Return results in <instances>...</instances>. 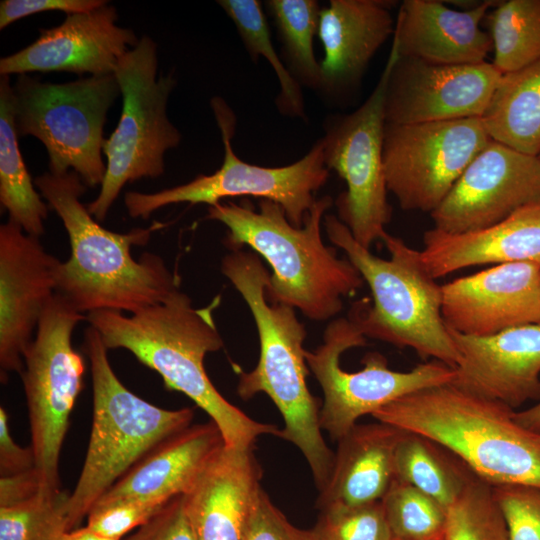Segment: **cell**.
Wrapping results in <instances>:
<instances>
[{"label": "cell", "mask_w": 540, "mask_h": 540, "mask_svg": "<svg viewBox=\"0 0 540 540\" xmlns=\"http://www.w3.org/2000/svg\"><path fill=\"white\" fill-rule=\"evenodd\" d=\"M366 345V337L348 318L331 321L323 343L305 351L307 366L319 382L324 399L320 426L338 441L364 415L419 389L450 383L454 368L437 360L418 364L409 371H394L385 356L370 352L362 359L363 368L347 372L340 367L341 355L348 349Z\"/></svg>", "instance_id": "obj_13"}, {"label": "cell", "mask_w": 540, "mask_h": 540, "mask_svg": "<svg viewBox=\"0 0 540 540\" xmlns=\"http://www.w3.org/2000/svg\"><path fill=\"white\" fill-rule=\"evenodd\" d=\"M444 540H510L493 485L472 475L446 509Z\"/></svg>", "instance_id": "obj_33"}, {"label": "cell", "mask_w": 540, "mask_h": 540, "mask_svg": "<svg viewBox=\"0 0 540 540\" xmlns=\"http://www.w3.org/2000/svg\"><path fill=\"white\" fill-rule=\"evenodd\" d=\"M157 44L144 35L119 61L114 75L122 95L118 125L103 143L106 174L98 196L86 205L105 220L123 186L165 172V153L176 148L180 131L169 121L167 103L176 86L172 73L157 77Z\"/></svg>", "instance_id": "obj_9"}, {"label": "cell", "mask_w": 540, "mask_h": 540, "mask_svg": "<svg viewBox=\"0 0 540 540\" xmlns=\"http://www.w3.org/2000/svg\"><path fill=\"white\" fill-rule=\"evenodd\" d=\"M391 6L383 0H330L321 9L317 35L324 57L319 91L335 96L359 82L372 57L394 35Z\"/></svg>", "instance_id": "obj_23"}, {"label": "cell", "mask_w": 540, "mask_h": 540, "mask_svg": "<svg viewBox=\"0 0 540 540\" xmlns=\"http://www.w3.org/2000/svg\"><path fill=\"white\" fill-rule=\"evenodd\" d=\"M106 3V0H4L0 2V29L40 12L60 11L70 15L94 10Z\"/></svg>", "instance_id": "obj_41"}, {"label": "cell", "mask_w": 540, "mask_h": 540, "mask_svg": "<svg viewBox=\"0 0 540 540\" xmlns=\"http://www.w3.org/2000/svg\"><path fill=\"white\" fill-rule=\"evenodd\" d=\"M253 448L224 445L183 494L197 540H246L263 491Z\"/></svg>", "instance_id": "obj_21"}, {"label": "cell", "mask_w": 540, "mask_h": 540, "mask_svg": "<svg viewBox=\"0 0 540 540\" xmlns=\"http://www.w3.org/2000/svg\"><path fill=\"white\" fill-rule=\"evenodd\" d=\"M126 540H197L187 514L184 495L169 500Z\"/></svg>", "instance_id": "obj_39"}, {"label": "cell", "mask_w": 540, "mask_h": 540, "mask_svg": "<svg viewBox=\"0 0 540 540\" xmlns=\"http://www.w3.org/2000/svg\"><path fill=\"white\" fill-rule=\"evenodd\" d=\"M211 107L224 146L222 166L211 175L200 174L186 184L156 193L129 191L124 203L133 218L148 219L156 210L176 203H205L213 206L229 197H256L278 203L295 227H302L306 214L316 201L315 193L327 182L321 138L298 161L282 167H262L242 161L233 151L236 117L220 97Z\"/></svg>", "instance_id": "obj_10"}, {"label": "cell", "mask_w": 540, "mask_h": 540, "mask_svg": "<svg viewBox=\"0 0 540 540\" xmlns=\"http://www.w3.org/2000/svg\"><path fill=\"white\" fill-rule=\"evenodd\" d=\"M493 5L483 1L455 10L437 0L403 1L393 35L399 56L442 65L486 62L493 42L480 22Z\"/></svg>", "instance_id": "obj_22"}, {"label": "cell", "mask_w": 540, "mask_h": 540, "mask_svg": "<svg viewBox=\"0 0 540 540\" xmlns=\"http://www.w3.org/2000/svg\"><path fill=\"white\" fill-rule=\"evenodd\" d=\"M515 420L523 427L540 434V401L522 411H515Z\"/></svg>", "instance_id": "obj_44"}, {"label": "cell", "mask_w": 540, "mask_h": 540, "mask_svg": "<svg viewBox=\"0 0 540 540\" xmlns=\"http://www.w3.org/2000/svg\"><path fill=\"white\" fill-rule=\"evenodd\" d=\"M224 445L212 420L190 425L152 448L95 505L140 499L167 502L186 494Z\"/></svg>", "instance_id": "obj_24"}, {"label": "cell", "mask_w": 540, "mask_h": 540, "mask_svg": "<svg viewBox=\"0 0 540 540\" xmlns=\"http://www.w3.org/2000/svg\"><path fill=\"white\" fill-rule=\"evenodd\" d=\"M501 76L489 62L442 65L399 56L388 80L385 123L481 118Z\"/></svg>", "instance_id": "obj_16"}, {"label": "cell", "mask_w": 540, "mask_h": 540, "mask_svg": "<svg viewBox=\"0 0 540 540\" xmlns=\"http://www.w3.org/2000/svg\"><path fill=\"white\" fill-rule=\"evenodd\" d=\"M40 237L8 220L0 226V369L20 373L40 318L56 293L60 264Z\"/></svg>", "instance_id": "obj_17"}, {"label": "cell", "mask_w": 540, "mask_h": 540, "mask_svg": "<svg viewBox=\"0 0 540 540\" xmlns=\"http://www.w3.org/2000/svg\"><path fill=\"white\" fill-rule=\"evenodd\" d=\"M493 487L507 522L510 540H540V488L527 485Z\"/></svg>", "instance_id": "obj_37"}, {"label": "cell", "mask_w": 540, "mask_h": 540, "mask_svg": "<svg viewBox=\"0 0 540 540\" xmlns=\"http://www.w3.org/2000/svg\"><path fill=\"white\" fill-rule=\"evenodd\" d=\"M403 434L404 430L377 421L356 424L340 438L330 477L319 491V510L381 501L396 479L394 453Z\"/></svg>", "instance_id": "obj_26"}, {"label": "cell", "mask_w": 540, "mask_h": 540, "mask_svg": "<svg viewBox=\"0 0 540 540\" xmlns=\"http://www.w3.org/2000/svg\"><path fill=\"white\" fill-rule=\"evenodd\" d=\"M423 243L422 261L434 279L490 263L540 265V203L520 208L482 230L454 234L429 229L423 235Z\"/></svg>", "instance_id": "obj_25"}, {"label": "cell", "mask_w": 540, "mask_h": 540, "mask_svg": "<svg viewBox=\"0 0 540 540\" xmlns=\"http://www.w3.org/2000/svg\"><path fill=\"white\" fill-rule=\"evenodd\" d=\"M117 10L108 3L67 15L58 26L40 29L24 49L0 59V75L66 71L91 76L113 74L120 59L139 39L116 24Z\"/></svg>", "instance_id": "obj_19"}, {"label": "cell", "mask_w": 540, "mask_h": 540, "mask_svg": "<svg viewBox=\"0 0 540 540\" xmlns=\"http://www.w3.org/2000/svg\"><path fill=\"white\" fill-rule=\"evenodd\" d=\"M221 272L248 305L260 343L258 363L252 371L240 374L237 394L243 400L258 393L270 397L284 421L279 437L302 452L320 491L330 477L335 453L321 433V401L306 384L305 327L294 308L267 299L270 275L254 251L231 250L221 261Z\"/></svg>", "instance_id": "obj_4"}, {"label": "cell", "mask_w": 540, "mask_h": 540, "mask_svg": "<svg viewBox=\"0 0 540 540\" xmlns=\"http://www.w3.org/2000/svg\"><path fill=\"white\" fill-rule=\"evenodd\" d=\"M490 140L481 118L385 123L387 190L402 209L431 213Z\"/></svg>", "instance_id": "obj_14"}, {"label": "cell", "mask_w": 540, "mask_h": 540, "mask_svg": "<svg viewBox=\"0 0 540 540\" xmlns=\"http://www.w3.org/2000/svg\"><path fill=\"white\" fill-rule=\"evenodd\" d=\"M51 489L34 467L13 476L0 477V507L22 503Z\"/></svg>", "instance_id": "obj_43"}, {"label": "cell", "mask_w": 540, "mask_h": 540, "mask_svg": "<svg viewBox=\"0 0 540 540\" xmlns=\"http://www.w3.org/2000/svg\"><path fill=\"white\" fill-rule=\"evenodd\" d=\"M398 58L393 39L372 93L355 111L328 117L321 138L326 167L335 170L347 186L335 202L339 219L367 249L387 233L385 226L392 214L387 201L383 140L388 80Z\"/></svg>", "instance_id": "obj_12"}, {"label": "cell", "mask_w": 540, "mask_h": 540, "mask_svg": "<svg viewBox=\"0 0 540 540\" xmlns=\"http://www.w3.org/2000/svg\"><path fill=\"white\" fill-rule=\"evenodd\" d=\"M167 502L140 499L95 505L86 517V526L107 537L121 540L123 536L145 524Z\"/></svg>", "instance_id": "obj_38"}, {"label": "cell", "mask_w": 540, "mask_h": 540, "mask_svg": "<svg viewBox=\"0 0 540 540\" xmlns=\"http://www.w3.org/2000/svg\"><path fill=\"white\" fill-rule=\"evenodd\" d=\"M492 64L509 73L540 60V0H509L489 15Z\"/></svg>", "instance_id": "obj_32"}, {"label": "cell", "mask_w": 540, "mask_h": 540, "mask_svg": "<svg viewBox=\"0 0 540 540\" xmlns=\"http://www.w3.org/2000/svg\"><path fill=\"white\" fill-rule=\"evenodd\" d=\"M539 157H540V155H539Z\"/></svg>", "instance_id": "obj_47"}, {"label": "cell", "mask_w": 540, "mask_h": 540, "mask_svg": "<svg viewBox=\"0 0 540 540\" xmlns=\"http://www.w3.org/2000/svg\"><path fill=\"white\" fill-rule=\"evenodd\" d=\"M435 540H444V536L438 538V539H435Z\"/></svg>", "instance_id": "obj_46"}, {"label": "cell", "mask_w": 540, "mask_h": 540, "mask_svg": "<svg viewBox=\"0 0 540 540\" xmlns=\"http://www.w3.org/2000/svg\"><path fill=\"white\" fill-rule=\"evenodd\" d=\"M220 302L218 295L207 306L195 308L178 288L161 302L130 315L97 310L86 314V320L108 350H128L161 376L166 389L183 393L205 411L218 426L225 446L250 448L262 435L279 437L281 429L250 418L220 394L206 373V355L224 345L214 320Z\"/></svg>", "instance_id": "obj_1"}, {"label": "cell", "mask_w": 540, "mask_h": 540, "mask_svg": "<svg viewBox=\"0 0 540 540\" xmlns=\"http://www.w3.org/2000/svg\"><path fill=\"white\" fill-rule=\"evenodd\" d=\"M319 540H394L381 501L320 511Z\"/></svg>", "instance_id": "obj_36"}, {"label": "cell", "mask_w": 540, "mask_h": 540, "mask_svg": "<svg viewBox=\"0 0 540 540\" xmlns=\"http://www.w3.org/2000/svg\"><path fill=\"white\" fill-rule=\"evenodd\" d=\"M217 3L234 23L251 60L263 56L272 66L280 92L275 99L278 111L292 118L306 120L304 97L299 82L276 53L261 3L257 0H219Z\"/></svg>", "instance_id": "obj_31"}, {"label": "cell", "mask_w": 540, "mask_h": 540, "mask_svg": "<svg viewBox=\"0 0 540 540\" xmlns=\"http://www.w3.org/2000/svg\"><path fill=\"white\" fill-rule=\"evenodd\" d=\"M323 225L370 288L373 305L359 301L349 315L363 335L455 368L460 355L442 316V285L427 271L421 252L387 232L381 241L390 256L383 259L360 245L335 215H325Z\"/></svg>", "instance_id": "obj_6"}, {"label": "cell", "mask_w": 540, "mask_h": 540, "mask_svg": "<svg viewBox=\"0 0 540 540\" xmlns=\"http://www.w3.org/2000/svg\"><path fill=\"white\" fill-rule=\"evenodd\" d=\"M18 145L12 103V85L7 75L0 77V203L10 221L25 233L40 237L49 206L37 193Z\"/></svg>", "instance_id": "obj_28"}, {"label": "cell", "mask_w": 540, "mask_h": 540, "mask_svg": "<svg viewBox=\"0 0 540 540\" xmlns=\"http://www.w3.org/2000/svg\"><path fill=\"white\" fill-rule=\"evenodd\" d=\"M381 503L394 540L444 536L446 509L414 486L395 479Z\"/></svg>", "instance_id": "obj_34"}, {"label": "cell", "mask_w": 540, "mask_h": 540, "mask_svg": "<svg viewBox=\"0 0 540 540\" xmlns=\"http://www.w3.org/2000/svg\"><path fill=\"white\" fill-rule=\"evenodd\" d=\"M34 184L68 234L71 255L59 264L56 293L76 311L134 313L180 288V277L160 256L145 252L135 260L131 254L133 246L146 245L163 223L127 233L102 227L80 201L87 186L73 170L63 175L46 172Z\"/></svg>", "instance_id": "obj_2"}, {"label": "cell", "mask_w": 540, "mask_h": 540, "mask_svg": "<svg viewBox=\"0 0 540 540\" xmlns=\"http://www.w3.org/2000/svg\"><path fill=\"white\" fill-rule=\"evenodd\" d=\"M442 316L453 331L489 336L540 322V265L497 264L442 285Z\"/></svg>", "instance_id": "obj_18"}, {"label": "cell", "mask_w": 540, "mask_h": 540, "mask_svg": "<svg viewBox=\"0 0 540 540\" xmlns=\"http://www.w3.org/2000/svg\"><path fill=\"white\" fill-rule=\"evenodd\" d=\"M246 540H319L314 530L292 525L262 491Z\"/></svg>", "instance_id": "obj_40"}, {"label": "cell", "mask_w": 540, "mask_h": 540, "mask_svg": "<svg viewBox=\"0 0 540 540\" xmlns=\"http://www.w3.org/2000/svg\"><path fill=\"white\" fill-rule=\"evenodd\" d=\"M91 368L93 419L86 457L69 494V530L77 528L96 502L144 455L187 428L193 408L169 410L131 392L119 380L99 332L88 327L83 342Z\"/></svg>", "instance_id": "obj_7"}, {"label": "cell", "mask_w": 540, "mask_h": 540, "mask_svg": "<svg viewBox=\"0 0 540 540\" xmlns=\"http://www.w3.org/2000/svg\"><path fill=\"white\" fill-rule=\"evenodd\" d=\"M121 94L114 74L66 83L41 82L27 74L12 85L18 136L31 135L45 146L49 172H76L87 187L103 183V129L107 113Z\"/></svg>", "instance_id": "obj_8"}, {"label": "cell", "mask_w": 540, "mask_h": 540, "mask_svg": "<svg viewBox=\"0 0 540 540\" xmlns=\"http://www.w3.org/2000/svg\"><path fill=\"white\" fill-rule=\"evenodd\" d=\"M394 468L396 479L419 489L445 509L474 474L440 444L407 431L395 448Z\"/></svg>", "instance_id": "obj_29"}, {"label": "cell", "mask_w": 540, "mask_h": 540, "mask_svg": "<svg viewBox=\"0 0 540 540\" xmlns=\"http://www.w3.org/2000/svg\"><path fill=\"white\" fill-rule=\"evenodd\" d=\"M69 494L46 491L11 506L0 507V540H60L69 531Z\"/></svg>", "instance_id": "obj_35"}, {"label": "cell", "mask_w": 540, "mask_h": 540, "mask_svg": "<svg viewBox=\"0 0 540 540\" xmlns=\"http://www.w3.org/2000/svg\"><path fill=\"white\" fill-rule=\"evenodd\" d=\"M35 467L33 448L21 447L10 434L6 410L0 408V475L13 476Z\"/></svg>", "instance_id": "obj_42"}, {"label": "cell", "mask_w": 540, "mask_h": 540, "mask_svg": "<svg viewBox=\"0 0 540 540\" xmlns=\"http://www.w3.org/2000/svg\"><path fill=\"white\" fill-rule=\"evenodd\" d=\"M539 203L540 157L491 139L430 216L433 228L458 234L488 228Z\"/></svg>", "instance_id": "obj_15"}, {"label": "cell", "mask_w": 540, "mask_h": 540, "mask_svg": "<svg viewBox=\"0 0 540 540\" xmlns=\"http://www.w3.org/2000/svg\"><path fill=\"white\" fill-rule=\"evenodd\" d=\"M481 119L492 140L539 156L540 60L502 74Z\"/></svg>", "instance_id": "obj_27"}, {"label": "cell", "mask_w": 540, "mask_h": 540, "mask_svg": "<svg viewBox=\"0 0 540 540\" xmlns=\"http://www.w3.org/2000/svg\"><path fill=\"white\" fill-rule=\"evenodd\" d=\"M330 196L316 199L302 227L288 220L276 202H220L208 207L207 219L227 227L225 245L247 246L263 257L272 274L266 287L269 301L299 309L307 318L325 321L343 309L342 298L355 293L364 280L348 259H341L321 236L322 219L332 206Z\"/></svg>", "instance_id": "obj_3"}, {"label": "cell", "mask_w": 540, "mask_h": 540, "mask_svg": "<svg viewBox=\"0 0 540 540\" xmlns=\"http://www.w3.org/2000/svg\"><path fill=\"white\" fill-rule=\"evenodd\" d=\"M515 410L450 383L405 395L375 411V420L440 444L493 486L540 488V434Z\"/></svg>", "instance_id": "obj_5"}, {"label": "cell", "mask_w": 540, "mask_h": 540, "mask_svg": "<svg viewBox=\"0 0 540 540\" xmlns=\"http://www.w3.org/2000/svg\"><path fill=\"white\" fill-rule=\"evenodd\" d=\"M83 320L86 315L55 293L24 354L21 377L35 468L53 490H60V453L72 409L83 388L85 362L72 345L73 331Z\"/></svg>", "instance_id": "obj_11"}, {"label": "cell", "mask_w": 540, "mask_h": 540, "mask_svg": "<svg viewBox=\"0 0 540 540\" xmlns=\"http://www.w3.org/2000/svg\"><path fill=\"white\" fill-rule=\"evenodd\" d=\"M60 540H117L110 537H107L101 533L96 532L95 530L85 527H77L66 531Z\"/></svg>", "instance_id": "obj_45"}, {"label": "cell", "mask_w": 540, "mask_h": 540, "mask_svg": "<svg viewBox=\"0 0 540 540\" xmlns=\"http://www.w3.org/2000/svg\"><path fill=\"white\" fill-rule=\"evenodd\" d=\"M450 332L460 355L452 384L514 410L540 401V322L489 336Z\"/></svg>", "instance_id": "obj_20"}, {"label": "cell", "mask_w": 540, "mask_h": 540, "mask_svg": "<svg viewBox=\"0 0 540 540\" xmlns=\"http://www.w3.org/2000/svg\"><path fill=\"white\" fill-rule=\"evenodd\" d=\"M282 42L287 69L301 86L320 90L322 74L316 60L313 39L318 34L321 7L316 0H268Z\"/></svg>", "instance_id": "obj_30"}]
</instances>
